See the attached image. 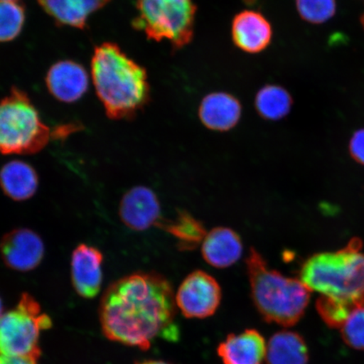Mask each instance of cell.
I'll return each mask as SVG.
<instances>
[{
    "label": "cell",
    "instance_id": "obj_11",
    "mask_svg": "<svg viewBox=\"0 0 364 364\" xmlns=\"http://www.w3.org/2000/svg\"><path fill=\"white\" fill-rule=\"evenodd\" d=\"M45 82L49 93L58 102L74 103L87 92L90 76L80 63L61 60L50 67Z\"/></svg>",
    "mask_w": 364,
    "mask_h": 364
},
{
    "label": "cell",
    "instance_id": "obj_26",
    "mask_svg": "<svg viewBox=\"0 0 364 364\" xmlns=\"http://www.w3.org/2000/svg\"><path fill=\"white\" fill-rule=\"evenodd\" d=\"M349 151L355 161L364 166V129L353 134L349 143Z\"/></svg>",
    "mask_w": 364,
    "mask_h": 364
},
{
    "label": "cell",
    "instance_id": "obj_16",
    "mask_svg": "<svg viewBox=\"0 0 364 364\" xmlns=\"http://www.w3.org/2000/svg\"><path fill=\"white\" fill-rule=\"evenodd\" d=\"M224 364H262L266 358L265 339L257 331L231 335L218 349Z\"/></svg>",
    "mask_w": 364,
    "mask_h": 364
},
{
    "label": "cell",
    "instance_id": "obj_2",
    "mask_svg": "<svg viewBox=\"0 0 364 364\" xmlns=\"http://www.w3.org/2000/svg\"><path fill=\"white\" fill-rule=\"evenodd\" d=\"M90 75L95 92L112 120L132 119L149 102L146 70L117 43L107 42L95 48Z\"/></svg>",
    "mask_w": 364,
    "mask_h": 364
},
{
    "label": "cell",
    "instance_id": "obj_4",
    "mask_svg": "<svg viewBox=\"0 0 364 364\" xmlns=\"http://www.w3.org/2000/svg\"><path fill=\"white\" fill-rule=\"evenodd\" d=\"M247 267L255 306L268 322L293 326L304 316L311 290L301 280L268 267L256 249L250 250Z\"/></svg>",
    "mask_w": 364,
    "mask_h": 364
},
{
    "label": "cell",
    "instance_id": "obj_12",
    "mask_svg": "<svg viewBox=\"0 0 364 364\" xmlns=\"http://www.w3.org/2000/svg\"><path fill=\"white\" fill-rule=\"evenodd\" d=\"M273 36L269 21L262 13L245 10L235 15L231 23V38L241 51L260 53L269 47Z\"/></svg>",
    "mask_w": 364,
    "mask_h": 364
},
{
    "label": "cell",
    "instance_id": "obj_8",
    "mask_svg": "<svg viewBox=\"0 0 364 364\" xmlns=\"http://www.w3.org/2000/svg\"><path fill=\"white\" fill-rule=\"evenodd\" d=\"M222 292L215 277L197 270L186 277L176 295L177 308L186 318L211 316L220 306Z\"/></svg>",
    "mask_w": 364,
    "mask_h": 364
},
{
    "label": "cell",
    "instance_id": "obj_23",
    "mask_svg": "<svg viewBox=\"0 0 364 364\" xmlns=\"http://www.w3.org/2000/svg\"><path fill=\"white\" fill-rule=\"evenodd\" d=\"M296 9L302 20L311 24H323L336 15V0H296Z\"/></svg>",
    "mask_w": 364,
    "mask_h": 364
},
{
    "label": "cell",
    "instance_id": "obj_22",
    "mask_svg": "<svg viewBox=\"0 0 364 364\" xmlns=\"http://www.w3.org/2000/svg\"><path fill=\"white\" fill-rule=\"evenodd\" d=\"M25 21V7L19 0H0V43L15 40Z\"/></svg>",
    "mask_w": 364,
    "mask_h": 364
},
{
    "label": "cell",
    "instance_id": "obj_27",
    "mask_svg": "<svg viewBox=\"0 0 364 364\" xmlns=\"http://www.w3.org/2000/svg\"><path fill=\"white\" fill-rule=\"evenodd\" d=\"M0 364H38V360L29 358L8 357L0 355Z\"/></svg>",
    "mask_w": 364,
    "mask_h": 364
},
{
    "label": "cell",
    "instance_id": "obj_20",
    "mask_svg": "<svg viewBox=\"0 0 364 364\" xmlns=\"http://www.w3.org/2000/svg\"><path fill=\"white\" fill-rule=\"evenodd\" d=\"M288 90L277 85H267L258 90L255 107L259 115L268 121H279L288 116L293 107Z\"/></svg>",
    "mask_w": 364,
    "mask_h": 364
},
{
    "label": "cell",
    "instance_id": "obj_10",
    "mask_svg": "<svg viewBox=\"0 0 364 364\" xmlns=\"http://www.w3.org/2000/svg\"><path fill=\"white\" fill-rule=\"evenodd\" d=\"M122 223L130 230L144 231L161 228L164 220L157 196L145 186H135L124 194L119 207Z\"/></svg>",
    "mask_w": 364,
    "mask_h": 364
},
{
    "label": "cell",
    "instance_id": "obj_6",
    "mask_svg": "<svg viewBox=\"0 0 364 364\" xmlns=\"http://www.w3.org/2000/svg\"><path fill=\"white\" fill-rule=\"evenodd\" d=\"M136 30L154 42H167L175 50L186 47L194 36L198 6L194 0H136Z\"/></svg>",
    "mask_w": 364,
    "mask_h": 364
},
{
    "label": "cell",
    "instance_id": "obj_29",
    "mask_svg": "<svg viewBox=\"0 0 364 364\" xmlns=\"http://www.w3.org/2000/svg\"><path fill=\"white\" fill-rule=\"evenodd\" d=\"M2 311H3V304L1 301V299H0V317H1L3 315Z\"/></svg>",
    "mask_w": 364,
    "mask_h": 364
},
{
    "label": "cell",
    "instance_id": "obj_25",
    "mask_svg": "<svg viewBox=\"0 0 364 364\" xmlns=\"http://www.w3.org/2000/svg\"><path fill=\"white\" fill-rule=\"evenodd\" d=\"M345 343L357 350H364V309H355L341 328Z\"/></svg>",
    "mask_w": 364,
    "mask_h": 364
},
{
    "label": "cell",
    "instance_id": "obj_15",
    "mask_svg": "<svg viewBox=\"0 0 364 364\" xmlns=\"http://www.w3.org/2000/svg\"><path fill=\"white\" fill-rule=\"evenodd\" d=\"M242 252L240 235L230 228H215L203 240L202 254L205 262L220 269L234 265L242 256Z\"/></svg>",
    "mask_w": 364,
    "mask_h": 364
},
{
    "label": "cell",
    "instance_id": "obj_18",
    "mask_svg": "<svg viewBox=\"0 0 364 364\" xmlns=\"http://www.w3.org/2000/svg\"><path fill=\"white\" fill-rule=\"evenodd\" d=\"M0 186L3 192L15 201H25L33 197L38 188V176L29 164L14 161L0 171Z\"/></svg>",
    "mask_w": 364,
    "mask_h": 364
},
{
    "label": "cell",
    "instance_id": "obj_7",
    "mask_svg": "<svg viewBox=\"0 0 364 364\" xmlns=\"http://www.w3.org/2000/svg\"><path fill=\"white\" fill-rule=\"evenodd\" d=\"M51 326V318L38 302L29 294H23L16 307L0 317V355L38 360L41 331Z\"/></svg>",
    "mask_w": 364,
    "mask_h": 364
},
{
    "label": "cell",
    "instance_id": "obj_9",
    "mask_svg": "<svg viewBox=\"0 0 364 364\" xmlns=\"http://www.w3.org/2000/svg\"><path fill=\"white\" fill-rule=\"evenodd\" d=\"M44 250L42 239L29 229L9 232L0 242V253L4 262L15 271L34 270L42 262Z\"/></svg>",
    "mask_w": 364,
    "mask_h": 364
},
{
    "label": "cell",
    "instance_id": "obj_30",
    "mask_svg": "<svg viewBox=\"0 0 364 364\" xmlns=\"http://www.w3.org/2000/svg\"><path fill=\"white\" fill-rule=\"evenodd\" d=\"M360 23L364 30V14H363V16L360 18Z\"/></svg>",
    "mask_w": 364,
    "mask_h": 364
},
{
    "label": "cell",
    "instance_id": "obj_13",
    "mask_svg": "<svg viewBox=\"0 0 364 364\" xmlns=\"http://www.w3.org/2000/svg\"><path fill=\"white\" fill-rule=\"evenodd\" d=\"M103 255L97 248L80 244L71 257L72 283L81 297L92 299L102 284Z\"/></svg>",
    "mask_w": 364,
    "mask_h": 364
},
{
    "label": "cell",
    "instance_id": "obj_3",
    "mask_svg": "<svg viewBox=\"0 0 364 364\" xmlns=\"http://www.w3.org/2000/svg\"><path fill=\"white\" fill-rule=\"evenodd\" d=\"M354 238L335 252L313 255L304 262L300 280L311 291L341 300L353 311L364 309V254Z\"/></svg>",
    "mask_w": 364,
    "mask_h": 364
},
{
    "label": "cell",
    "instance_id": "obj_24",
    "mask_svg": "<svg viewBox=\"0 0 364 364\" xmlns=\"http://www.w3.org/2000/svg\"><path fill=\"white\" fill-rule=\"evenodd\" d=\"M318 314L331 328H341L353 309L347 303L338 299L321 295L317 300Z\"/></svg>",
    "mask_w": 364,
    "mask_h": 364
},
{
    "label": "cell",
    "instance_id": "obj_28",
    "mask_svg": "<svg viewBox=\"0 0 364 364\" xmlns=\"http://www.w3.org/2000/svg\"><path fill=\"white\" fill-rule=\"evenodd\" d=\"M136 364H169V363H167L166 362H163V361H156V360H148V361H144V362H141V363H136Z\"/></svg>",
    "mask_w": 364,
    "mask_h": 364
},
{
    "label": "cell",
    "instance_id": "obj_21",
    "mask_svg": "<svg viewBox=\"0 0 364 364\" xmlns=\"http://www.w3.org/2000/svg\"><path fill=\"white\" fill-rule=\"evenodd\" d=\"M161 229L179 240L182 248H193L203 240L207 233L202 223L185 212L174 221H165Z\"/></svg>",
    "mask_w": 364,
    "mask_h": 364
},
{
    "label": "cell",
    "instance_id": "obj_5",
    "mask_svg": "<svg viewBox=\"0 0 364 364\" xmlns=\"http://www.w3.org/2000/svg\"><path fill=\"white\" fill-rule=\"evenodd\" d=\"M51 136L25 91L13 87L0 101V154L38 153Z\"/></svg>",
    "mask_w": 364,
    "mask_h": 364
},
{
    "label": "cell",
    "instance_id": "obj_1",
    "mask_svg": "<svg viewBox=\"0 0 364 364\" xmlns=\"http://www.w3.org/2000/svg\"><path fill=\"white\" fill-rule=\"evenodd\" d=\"M176 295L165 277L135 272L115 282L105 292L100 309L109 339L146 350L156 340L180 338Z\"/></svg>",
    "mask_w": 364,
    "mask_h": 364
},
{
    "label": "cell",
    "instance_id": "obj_14",
    "mask_svg": "<svg viewBox=\"0 0 364 364\" xmlns=\"http://www.w3.org/2000/svg\"><path fill=\"white\" fill-rule=\"evenodd\" d=\"M242 115V106L235 95L224 91L204 97L198 107V117L207 129L217 132L233 129Z\"/></svg>",
    "mask_w": 364,
    "mask_h": 364
},
{
    "label": "cell",
    "instance_id": "obj_17",
    "mask_svg": "<svg viewBox=\"0 0 364 364\" xmlns=\"http://www.w3.org/2000/svg\"><path fill=\"white\" fill-rule=\"evenodd\" d=\"M43 10L58 25L83 30L93 13L111 0H38Z\"/></svg>",
    "mask_w": 364,
    "mask_h": 364
},
{
    "label": "cell",
    "instance_id": "obj_19",
    "mask_svg": "<svg viewBox=\"0 0 364 364\" xmlns=\"http://www.w3.org/2000/svg\"><path fill=\"white\" fill-rule=\"evenodd\" d=\"M266 359L267 364H307V346L295 332L279 331L267 345Z\"/></svg>",
    "mask_w": 364,
    "mask_h": 364
}]
</instances>
